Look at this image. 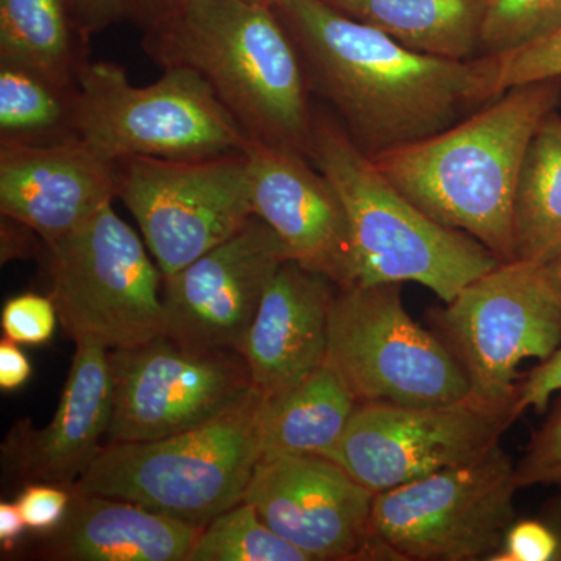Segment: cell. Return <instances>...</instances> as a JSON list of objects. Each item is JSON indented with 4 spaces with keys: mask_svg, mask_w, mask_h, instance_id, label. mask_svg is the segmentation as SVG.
<instances>
[{
    "mask_svg": "<svg viewBox=\"0 0 561 561\" xmlns=\"http://www.w3.org/2000/svg\"><path fill=\"white\" fill-rule=\"evenodd\" d=\"M335 290L332 280L294 261L273 276L241 348L262 400L278 397L327 364Z\"/></svg>",
    "mask_w": 561,
    "mask_h": 561,
    "instance_id": "d6986e66",
    "label": "cell"
},
{
    "mask_svg": "<svg viewBox=\"0 0 561 561\" xmlns=\"http://www.w3.org/2000/svg\"><path fill=\"white\" fill-rule=\"evenodd\" d=\"M47 247L50 297L76 345L130 350L165 335L164 275L113 203Z\"/></svg>",
    "mask_w": 561,
    "mask_h": 561,
    "instance_id": "52a82bcc",
    "label": "cell"
},
{
    "mask_svg": "<svg viewBox=\"0 0 561 561\" xmlns=\"http://www.w3.org/2000/svg\"><path fill=\"white\" fill-rule=\"evenodd\" d=\"M561 31V0H486L481 57H500Z\"/></svg>",
    "mask_w": 561,
    "mask_h": 561,
    "instance_id": "4316f807",
    "label": "cell"
},
{
    "mask_svg": "<svg viewBox=\"0 0 561 561\" xmlns=\"http://www.w3.org/2000/svg\"><path fill=\"white\" fill-rule=\"evenodd\" d=\"M560 541L540 516L515 519L489 561H559Z\"/></svg>",
    "mask_w": 561,
    "mask_h": 561,
    "instance_id": "1f68e13d",
    "label": "cell"
},
{
    "mask_svg": "<svg viewBox=\"0 0 561 561\" xmlns=\"http://www.w3.org/2000/svg\"><path fill=\"white\" fill-rule=\"evenodd\" d=\"M79 138L77 88L0 62V146H49Z\"/></svg>",
    "mask_w": 561,
    "mask_h": 561,
    "instance_id": "d4e9b609",
    "label": "cell"
},
{
    "mask_svg": "<svg viewBox=\"0 0 561 561\" xmlns=\"http://www.w3.org/2000/svg\"><path fill=\"white\" fill-rule=\"evenodd\" d=\"M245 153L254 216L275 231L289 261L353 286L348 216L334 184L301 154L253 140Z\"/></svg>",
    "mask_w": 561,
    "mask_h": 561,
    "instance_id": "2e32d148",
    "label": "cell"
},
{
    "mask_svg": "<svg viewBox=\"0 0 561 561\" xmlns=\"http://www.w3.org/2000/svg\"><path fill=\"white\" fill-rule=\"evenodd\" d=\"M327 365L357 404L437 408L470 400V383L445 342L405 311L401 284L337 287Z\"/></svg>",
    "mask_w": 561,
    "mask_h": 561,
    "instance_id": "ba28073f",
    "label": "cell"
},
{
    "mask_svg": "<svg viewBox=\"0 0 561 561\" xmlns=\"http://www.w3.org/2000/svg\"><path fill=\"white\" fill-rule=\"evenodd\" d=\"M27 529L16 502H0V545L3 551H11Z\"/></svg>",
    "mask_w": 561,
    "mask_h": 561,
    "instance_id": "d590c367",
    "label": "cell"
},
{
    "mask_svg": "<svg viewBox=\"0 0 561 561\" xmlns=\"http://www.w3.org/2000/svg\"><path fill=\"white\" fill-rule=\"evenodd\" d=\"M519 489L556 485L561 489V398L542 426L531 435L523 459L516 465Z\"/></svg>",
    "mask_w": 561,
    "mask_h": 561,
    "instance_id": "f1b7e54d",
    "label": "cell"
},
{
    "mask_svg": "<svg viewBox=\"0 0 561 561\" xmlns=\"http://www.w3.org/2000/svg\"><path fill=\"white\" fill-rule=\"evenodd\" d=\"M286 249L257 216L186 267L164 276L165 335L184 348L241 353Z\"/></svg>",
    "mask_w": 561,
    "mask_h": 561,
    "instance_id": "9a60e30c",
    "label": "cell"
},
{
    "mask_svg": "<svg viewBox=\"0 0 561 561\" xmlns=\"http://www.w3.org/2000/svg\"><path fill=\"white\" fill-rule=\"evenodd\" d=\"M201 527L135 502L73 493L60 526L38 549L57 561H187Z\"/></svg>",
    "mask_w": 561,
    "mask_h": 561,
    "instance_id": "ffe728a7",
    "label": "cell"
},
{
    "mask_svg": "<svg viewBox=\"0 0 561 561\" xmlns=\"http://www.w3.org/2000/svg\"><path fill=\"white\" fill-rule=\"evenodd\" d=\"M162 69L197 72L253 142L309 160L311 90L275 10L243 0H183L144 32Z\"/></svg>",
    "mask_w": 561,
    "mask_h": 561,
    "instance_id": "7a4b0ae2",
    "label": "cell"
},
{
    "mask_svg": "<svg viewBox=\"0 0 561 561\" xmlns=\"http://www.w3.org/2000/svg\"><path fill=\"white\" fill-rule=\"evenodd\" d=\"M162 70L160 80L136 87L117 62H84L77 80L79 138L111 161L203 160L247 150L249 136L197 72Z\"/></svg>",
    "mask_w": 561,
    "mask_h": 561,
    "instance_id": "8992f818",
    "label": "cell"
},
{
    "mask_svg": "<svg viewBox=\"0 0 561 561\" xmlns=\"http://www.w3.org/2000/svg\"><path fill=\"white\" fill-rule=\"evenodd\" d=\"M376 493L319 454L262 456L242 502L311 561L378 560Z\"/></svg>",
    "mask_w": 561,
    "mask_h": 561,
    "instance_id": "5bb4252c",
    "label": "cell"
},
{
    "mask_svg": "<svg viewBox=\"0 0 561 561\" xmlns=\"http://www.w3.org/2000/svg\"><path fill=\"white\" fill-rule=\"evenodd\" d=\"M87 46L66 0H0V62L76 90Z\"/></svg>",
    "mask_w": 561,
    "mask_h": 561,
    "instance_id": "603a6c76",
    "label": "cell"
},
{
    "mask_svg": "<svg viewBox=\"0 0 561 561\" xmlns=\"http://www.w3.org/2000/svg\"><path fill=\"white\" fill-rule=\"evenodd\" d=\"M541 267L546 278L551 283L553 290H556L557 295L561 298V250L551 261L546 262Z\"/></svg>",
    "mask_w": 561,
    "mask_h": 561,
    "instance_id": "8d00e7d4",
    "label": "cell"
},
{
    "mask_svg": "<svg viewBox=\"0 0 561 561\" xmlns=\"http://www.w3.org/2000/svg\"><path fill=\"white\" fill-rule=\"evenodd\" d=\"M561 390V345L546 360H541L534 370L519 378L516 409L523 413L527 409L545 412L552 394Z\"/></svg>",
    "mask_w": 561,
    "mask_h": 561,
    "instance_id": "836d02e7",
    "label": "cell"
},
{
    "mask_svg": "<svg viewBox=\"0 0 561 561\" xmlns=\"http://www.w3.org/2000/svg\"><path fill=\"white\" fill-rule=\"evenodd\" d=\"M357 401L341 375L321 365L262 408V456L319 454L341 440Z\"/></svg>",
    "mask_w": 561,
    "mask_h": 561,
    "instance_id": "7402d4cb",
    "label": "cell"
},
{
    "mask_svg": "<svg viewBox=\"0 0 561 561\" xmlns=\"http://www.w3.org/2000/svg\"><path fill=\"white\" fill-rule=\"evenodd\" d=\"M311 94L368 158L437 135L500 98L493 57L448 60L408 49L327 0L273 7Z\"/></svg>",
    "mask_w": 561,
    "mask_h": 561,
    "instance_id": "6da1fadb",
    "label": "cell"
},
{
    "mask_svg": "<svg viewBox=\"0 0 561 561\" xmlns=\"http://www.w3.org/2000/svg\"><path fill=\"white\" fill-rule=\"evenodd\" d=\"M187 561H311L241 502L203 527Z\"/></svg>",
    "mask_w": 561,
    "mask_h": 561,
    "instance_id": "484cf974",
    "label": "cell"
},
{
    "mask_svg": "<svg viewBox=\"0 0 561 561\" xmlns=\"http://www.w3.org/2000/svg\"><path fill=\"white\" fill-rule=\"evenodd\" d=\"M32 364L20 343L2 339L0 341V389L20 390L31 379Z\"/></svg>",
    "mask_w": 561,
    "mask_h": 561,
    "instance_id": "e575fe53",
    "label": "cell"
},
{
    "mask_svg": "<svg viewBox=\"0 0 561 561\" xmlns=\"http://www.w3.org/2000/svg\"><path fill=\"white\" fill-rule=\"evenodd\" d=\"M516 490V465L496 445L470 463L376 494L378 560L489 561L515 523Z\"/></svg>",
    "mask_w": 561,
    "mask_h": 561,
    "instance_id": "30bf717a",
    "label": "cell"
},
{
    "mask_svg": "<svg viewBox=\"0 0 561 561\" xmlns=\"http://www.w3.org/2000/svg\"><path fill=\"white\" fill-rule=\"evenodd\" d=\"M114 404L106 443L153 442L205 426L256 393L238 351L184 348L168 335L110 351Z\"/></svg>",
    "mask_w": 561,
    "mask_h": 561,
    "instance_id": "7c38bea8",
    "label": "cell"
},
{
    "mask_svg": "<svg viewBox=\"0 0 561 561\" xmlns=\"http://www.w3.org/2000/svg\"><path fill=\"white\" fill-rule=\"evenodd\" d=\"M431 319L467 375L470 400L522 416L519 364L546 360L561 345V298L541 265L501 262Z\"/></svg>",
    "mask_w": 561,
    "mask_h": 561,
    "instance_id": "9c48e42d",
    "label": "cell"
},
{
    "mask_svg": "<svg viewBox=\"0 0 561 561\" xmlns=\"http://www.w3.org/2000/svg\"><path fill=\"white\" fill-rule=\"evenodd\" d=\"M561 105V77L518 84L437 135L371 158L409 201L515 261L513 198L538 125Z\"/></svg>",
    "mask_w": 561,
    "mask_h": 561,
    "instance_id": "3957f363",
    "label": "cell"
},
{
    "mask_svg": "<svg viewBox=\"0 0 561 561\" xmlns=\"http://www.w3.org/2000/svg\"><path fill=\"white\" fill-rule=\"evenodd\" d=\"M247 3H253V5L268 7V9H273L276 3H279L280 0H243Z\"/></svg>",
    "mask_w": 561,
    "mask_h": 561,
    "instance_id": "74e56055",
    "label": "cell"
},
{
    "mask_svg": "<svg viewBox=\"0 0 561 561\" xmlns=\"http://www.w3.org/2000/svg\"><path fill=\"white\" fill-rule=\"evenodd\" d=\"M515 261L545 265L561 250V116L531 136L513 198Z\"/></svg>",
    "mask_w": 561,
    "mask_h": 561,
    "instance_id": "cb8c5ba5",
    "label": "cell"
},
{
    "mask_svg": "<svg viewBox=\"0 0 561 561\" xmlns=\"http://www.w3.org/2000/svg\"><path fill=\"white\" fill-rule=\"evenodd\" d=\"M72 502V491L54 483H27L16 504L27 529L49 534L57 529Z\"/></svg>",
    "mask_w": 561,
    "mask_h": 561,
    "instance_id": "d6a6232c",
    "label": "cell"
},
{
    "mask_svg": "<svg viewBox=\"0 0 561 561\" xmlns=\"http://www.w3.org/2000/svg\"><path fill=\"white\" fill-rule=\"evenodd\" d=\"M116 164L117 198L164 276L227 241L254 216L245 151L203 160L130 157Z\"/></svg>",
    "mask_w": 561,
    "mask_h": 561,
    "instance_id": "8fae6325",
    "label": "cell"
},
{
    "mask_svg": "<svg viewBox=\"0 0 561 561\" xmlns=\"http://www.w3.org/2000/svg\"><path fill=\"white\" fill-rule=\"evenodd\" d=\"M110 351L79 343L54 419L44 430L18 423L2 445L3 467L18 481L72 489L102 449L113 419Z\"/></svg>",
    "mask_w": 561,
    "mask_h": 561,
    "instance_id": "ac0fdd59",
    "label": "cell"
},
{
    "mask_svg": "<svg viewBox=\"0 0 561 561\" xmlns=\"http://www.w3.org/2000/svg\"><path fill=\"white\" fill-rule=\"evenodd\" d=\"M346 16L364 22L408 49L448 58L481 57L486 0H327Z\"/></svg>",
    "mask_w": 561,
    "mask_h": 561,
    "instance_id": "44dd1931",
    "label": "cell"
},
{
    "mask_svg": "<svg viewBox=\"0 0 561 561\" xmlns=\"http://www.w3.org/2000/svg\"><path fill=\"white\" fill-rule=\"evenodd\" d=\"M57 306L51 297L28 294L10 298L2 309V331L9 341L20 345H43L54 337L57 330Z\"/></svg>",
    "mask_w": 561,
    "mask_h": 561,
    "instance_id": "4dcf8cb0",
    "label": "cell"
},
{
    "mask_svg": "<svg viewBox=\"0 0 561 561\" xmlns=\"http://www.w3.org/2000/svg\"><path fill=\"white\" fill-rule=\"evenodd\" d=\"M309 160L334 184L348 216L354 284L416 283L443 302L501 261L398 191L357 149L330 110L313 105Z\"/></svg>",
    "mask_w": 561,
    "mask_h": 561,
    "instance_id": "277c9868",
    "label": "cell"
},
{
    "mask_svg": "<svg viewBox=\"0 0 561 561\" xmlns=\"http://www.w3.org/2000/svg\"><path fill=\"white\" fill-rule=\"evenodd\" d=\"M117 198V164L81 138L0 146V213L57 241Z\"/></svg>",
    "mask_w": 561,
    "mask_h": 561,
    "instance_id": "e0dca14e",
    "label": "cell"
},
{
    "mask_svg": "<svg viewBox=\"0 0 561 561\" xmlns=\"http://www.w3.org/2000/svg\"><path fill=\"white\" fill-rule=\"evenodd\" d=\"M518 419L471 400L437 408L357 404L323 456L378 494L479 459Z\"/></svg>",
    "mask_w": 561,
    "mask_h": 561,
    "instance_id": "4fadbf2b",
    "label": "cell"
},
{
    "mask_svg": "<svg viewBox=\"0 0 561 561\" xmlns=\"http://www.w3.org/2000/svg\"><path fill=\"white\" fill-rule=\"evenodd\" d=\"M262 408L254 393L205 426L160 440L106 443L70 491L135 502L203 529L243 500L262 457Z\"/></svg>",
    "mask_w": 561,
    "mask_h": 561,
    "instance_id": "5b68a950",
    "label": "cell"
},
{
    "mask_svg": "<svg viewBox=\"0 0 561 561\" xmlns=\"http://www.w3.org/2000/svg\"><path fill=\"white\" fill-rule=\"evenodd\" d=\"M172 0H66L70 18L81 38L90 43L92 36L113 25L131 24L147 32L165 11Z\"/></svg>",
    "mask_w": 561,
    "mask_h": 561,
    "instance_id": "83f0119b",
    "label": "cell"
},
{
    "mask_svg": "<svg viewBox=\"0 0 561 561\" xmlns=\"http://www.w3.org/2000/svg\"><path fill=\"white\" fill-rule=\"evenodd\" d=\"M176 2H183V0H172L171 5H172V3H176Z\"/></svg>",
    "mask_w": 561,
    "mask_h": 561,
    "instance_id": "f35d334b",
    "label": "cell"
},
{
    "mask_svg": "<svg viewBox=\"0 0 561 561\" xmlns=\"http://www.w3.org/2000/svg\"><path fill=\"white\" fill-rule=\"evenodd\" d=\"M493 58L500 94L529 81L561 77V31L523 49Z\"/></svg>",
    "mask_w": 561,
    "mask_h": 561,
    "instance_id": "f546056e",
    "label": "cell"
}]
</instances>
